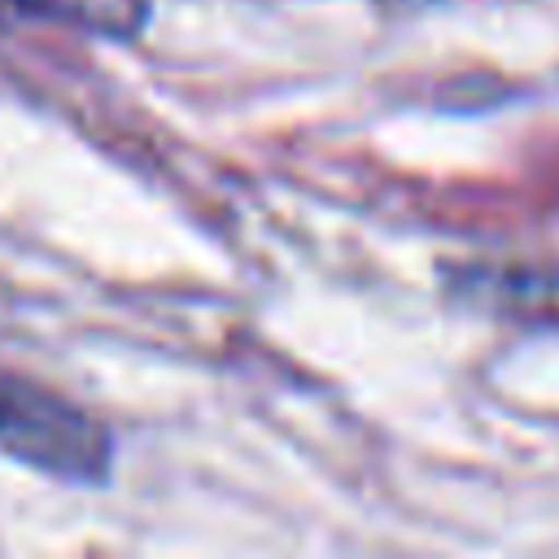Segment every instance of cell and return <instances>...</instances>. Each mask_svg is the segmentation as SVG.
I'll return each instance as SVG.
<instances>
[{"label": "cell", "instance_id": "1", "mask_svg": "<svg viewBox=\"0 0 559 559\" xmlns=\"http://www.w3.org/2000/svg\"><path fill=\"white\" fill-rule=\"evenodd\" d=\"M0 454L83 485H96L109 472L105 428L61 393L9 367H0Z\"/></svg>", "mask_w": 559, "mask_h": 559}, {"label": "cell", "instance_id": "2", "mask_svg": "<svg viewBox=\"0 0 559 559\" xmlns=\"http://www.w3.org/2000/svg\"><path fill=\"white\" fill-rule=\"evenodd\" d=\"M13 22H57L105 39H131L148 22V0H0V31Z\"/></svg>", "mask_w": 559, "mask_h": 559}]
</instances>
